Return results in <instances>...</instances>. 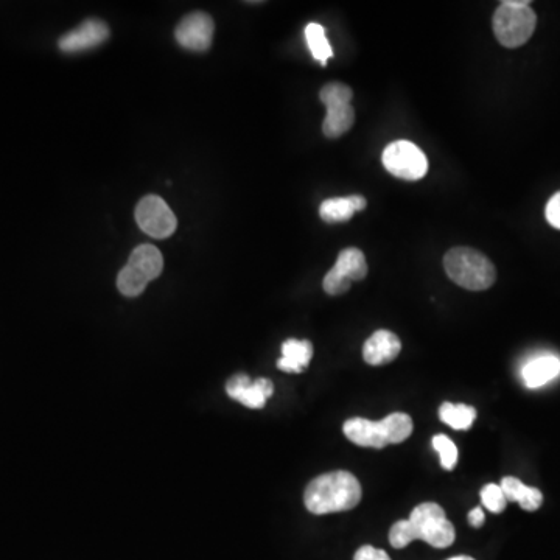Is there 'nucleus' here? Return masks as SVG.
Here are the masks:
<instances>
[{"mask_svg":"<svg viewBox=\"0 0 560 560\" xmlns=\"http://www.w3.org/2000/svg\"><path fill=\"white\" fill-rule=\"evenodd\" d=\"M327 116L322 123V133L329 139H338L344 136L354 126V106L346 102L326 103Z\"/></svg>","mask_w":560,"mask_h":560,"instance_id":"2eb2a0df","label":"nucleus"},{"mask_svg":"<svg viewBox=\"0 0 560 560\" xmlns=\"http://www.w3.org/2000/svg\"><path fill=\"white\" fill-rule=\"evenodd\" d=\"M448 560H475V559H473V557H469V556H456V557H452V559H448Z\"/></svg>","mask_w":560,"mask_h":560,"instance_id":"c85d7f7f","label":"nucleus"},{"mask_svg":"<svg viewBox=\"0 0 560 560\" xmlns=\"http://www.w3.org/2000/svg\"><path fill=\"white\" fill-rule=\"evenodd\" d=\"M354 560H391V557L386 551L378 550L371 545H364L355 553Z\"/></svg>","mask_w":560,"mask_h":560,"instance_id":"a878e982","label":"nucleus"},{"mask_svg":"<svg viewBox=\"0 0 560 560\" xmlns=\"http://www.w3.org/2000/svg\"><path fill=\"white\" fill-rule=\"evenodd\" d=\"M363 497L360 481L346 470L324 473L305 487V508L315 515L346 512L357 508Z\"/></svg>","mask_w":560,"mask_h":560,"instance_id":"f03ea898","label":"nucleus"},{"mask_svg":"<svg viewBox=\"0 0 560 560\" xmlns=\"http://www.w3.org/2000/svg\"><path fill=\"white\" fill-rule=\"evenodd\" d=\"M313 357V346L307 340H287L282 344V358L277 361L280 371L299 374L304 372Z\"/></svg>","mask_w":560,"mask_h":560,"instance_id":"dca6fc26","label":"nucleus"},{"mask_svg":"<svg viewBox=\"0 0 560 560\" xmlns=\"http://www.w3.org/2000/svg\"><path fill=\"white\" fill-rule=\"evenodd\" d=\"M500 487L506 500L515 501L525 511L534 512L542 506V492L537 487L526 486L514 476H504Z\"/></svg>","mask_w":560,"mask_h":560,"instance_id":"f3484780","label":"nucleus"},{"mask_svg":"<svg viewBox=\"0 0 560 560\" xmlns=\"http://www.w3.org/2000/svg\"><path fill=\"white\" fill-rule=\"evenodd\" d=\"M413 419L405 413H392L380 422L354 417L344 422L343 431L358 447L383 448L400 444L413 433Z\"/></svg>","mask_w":560,"mask_h":560,"instance_id":"7ed1b4c3","label":"nucleus"},{"mask_svg":"<svg viewBox=\"0 0 560 560\" xmlns=\"http://www.w3.org/2000/svg\"><path fill=\"white\" fill-rule=\"evenodd\" d=\"M433 448L439 453L442 469H455L456 464H458V448L453 444L452 439L444 436V434H438L433 438Z\"/></svg>","mask_w":560,"mask_h":560,"instance_id":"412c9836","label":"nucleus"},{"mask_svg":"<svg viewBox=\"0 0 560 560\" xmlns=\"http://www.w3.org/2000/svg\"><path fill=\"white\" fill-rule=\"evenodd\" d=\"M368 201L361 195L341 196V198H329L322 201L319 206V217L326 223H346L352 220L355 212L366 209Z\"/></svg>","mask_w":560,"mask_h":560,"instance_id":"4468645a","label":"nucleus"},{"mask_svg":"<svg viewBox=\"0 0 560 560\" xmlns=\"http://www.w3.org/2000/svg\"><path fill=\"white\" fill-rule=\"evenodd\" d=\"M164 259L153 245H140L131 252L130 260L120 270L117 288L123 296L136 298L144 293L151 280L161 276Z\"/></svg>","mask_w":560,"mask_h":560,"instance_id":"39448f33","label":"nucleus"},{"mask_svg":"<svg viewBox=\"0 0 560 560\" xmlns=\"http://www.w3.org/2000/svg\"><path fill=\"white\" fill-rule=\"evenodd\" d=\"M226 392L231 399L237 400L242 405L252 410H260L265 406L266 400L273 396L274 385L266 378H259L256 382H252L248 375L237 374L229 378Z\"/></svg>","mask_w":560,"mask_h":560,"instance_id":"9d476101","label":"nucleus"},{"mask_svg":"<svg viewBox=\"0 0 560 560\" xmlns=\"http://www.w3.org/2000/svg\"><path fill=\"white\" fill-rule=\"evenodd\" d=\"M444 270L459 287L484 291L497 279V270L483 252L467 246H456L444 256Z\"/></svg>","mask_w":560,"mask_h":560,"instance_id":"20e7f679","label":"nucleus"},{"mask_svg":"<svg viewBox=\"0 0 560 560\" xmlns=\"http://www.w3.org/2000/svg\"><path fill=\"white\" fill-rule=\"evenodd\" d=\"M455 537V526L436 503L419 504L408 520H399L389 529V543L396 550H402L414 540H424L434 548H448Z\"/></svg>","mask_w":560,"mask_h":560,"instance_id":"f257e3e1","label":"nucleus"},{"mask_svg":"<svg viewBox=\"0 0 560 560\" xmlns=\"http://www.w3.org/2000/svg\"><path fill=\"white\" fill-rule=\"evenodd\" d=\"M481 501H483V506H486L487 511L494 512V514H501L508 506V500L504 497L500 484L484 486L481 489Z\"/></svg>","mask_w":560,"mask_h":560,"instance_id":"4be33fe9","label":"nucleus"},{"mask_svg":"<svg viewBox=\"0 0 560 560\" xmlns=\"http://www.w3.org/2000/svg\"><path fill=\"white\" fill-rule=\"evenodd\" d=\"M108 38L109 28L105 22L88 19L80 27L66 33L58 42V47L64 53H80L102 46Z\"/></svg>","mask_w":560,"mask_h":560,"instance_id":"9b49d317","label":"nucleus"},{"mask_svg":"<svg viewBox=\"0 0 560 560\" xmlns=\"http://www.w3.org/2000/svg\"><path fill=\"white\" fill-rule=\"evenodd\" d=\"M439 417L442 422L452 427L453 430H469L476 419V410L469 405H453V403H442L439 408Z\"/></svg>","mask_w":560,"mask_h":560,"instance_id":"6ab92c4d","label":"nucleus"},{"mask_svg":"<svg viewBox=\"0 0 560 560\" xmlns=\"http://www.w3.org/2000/svg\"><path fill=\"white\" fill-rule=\"evenodd\" d=\"M501 5H506V7L523 8L529 7L531 2L529 0H504Z\"/></svg>","mask_w":560,"mask_h":560,"instance_id":"cd10ccee","label":"nucleus"},{"mask_svg":"<svg viewBox=\"0 0 560 560\" xmlns=\"http://www.w3.org/2000/svg\"><path fill=\"white\" fill-rule=\"evenodd\" d=\"M354 98V91L349 88L347 84L340 83V81H332V83H327L324 88L319 92V100H321L324 105L329 102H346L350 103V100Z\"/></svg>","mask_w":560,"mask_h":560,"instance_id":"5701e85b","label":"nucleus"},{"mask_svg":"<svg viewBox=\"0 0 560 560\" xmlns=\"http://www.w3.org/2000/svg\"><path fill=\"white\" fill-rule=\"evenodd\" d=\"M484 520H486V517H484L483 508H480V506L469 512V525L472 528H481L484 525Z\"/></svg>","mask_w":560,"mask_h":560,"instance_id":"bb28decb","label":"nucleus"},{"mask_svg":"<svg viewBox=\"0 0 560 560\" xmlns=\"http://www.w3.org/2000/svg\"><path fill=\"white\" fill-rule=\"evenodd\" d=\"M139 228L153 238H167L176 231L178 221L168 204L158 195H147L136 207Z\"/></svg>","mask_w":560,"mask_h":560,"instance_id":"6e6552de","label":"nucleus"},{"mask_svg":"<svg viewBox=\"0 0 560 560\" xmlns=\"http://www.w3.org/2000/svg\"><path fill=\"white\" fill-rule=\"evenodd\" d=\"M214 21L206 13H192L182 19L176 28L175 36L179 46L192 52L209 49L214 38Z\"/></svg>","mask_w":560,"mask_h":560,"instance_id":"1a4fd4ad","label":"nucleus"},{"mask_svg":"<svg viewBox=\"0 0 560 560\" xmlns=\"http://www.w3.org/2000/svg\"><path fill=\"white\" fill-rule=\"evenodd\" d=\"M545 215L548 223L560 231V192L551 196V200L546 204Z\"/></svg>","mask_w":560,"mask_h":560,"instance_id":"393cba45","label":"nucleus"},{"mask_svg":"<svg viewBox=\"0 0 560 560\" xmlns=\"http://www.w3.org/2000/svg\"><path fill=\"white\" fill-rule=\"evenodd\" d=\"M383 165L396 178L419 181L428 172V161L424 151L413 142L396 140L383 151Z\"/></svg>","mask_w":560,"mask_h":560,"instance_id":"0eeeda50","label":"nucleus"},{"mask_svg":"<svg viewBox=\"0 0 560 560\" xmlns=\"http://www.w3.org/2000/svg\"><path fill=\"white\" fill-rule=\"evenodd\" d=\"M560 375V358L553 354H542L526 361L522 369L526 388L537 389L556 380Z\"/></svg>","mask_w":560,"mask_h":560,"instance_id":"ddd939ff","label":"nucleus"},{"mask_svg":"<svg viewBox=\"0 0 560 560\" xmlns=\"http://www.w3.org/2000/svg\"><path fill=\"white\" fill-rule=\"evenodd\" d=\"M537 16L531 7L514 8L501 5L492 19L494 35L501 46L517 49L529 41L536 32Z\"/></svg>","mask_w":560,"mask_h":560,"instance_id":"423d86ee","label":"nucleus"},{"mask_svg":"<svg viewBox=\"0 0 560 560\" xmlns=\"http://www.w3.org/2000/svg\"><path fill=\"white\" fill-rule=\"evenodd\" d=\"M350 285H352V282L346 279V277L341 276V274L336 273L333 268L326 274L324 280H322V288H324V291L330 294V296H340V294L346 293Z\"/></svg>","mask_w":560,"mask_h":560,"instance_id":"b1692460","label":"nucleus"},{"mask_svg":"<svg viewBox=\"0 0 560 560\" xmlns=\"http://www.w3.org/2000/svg\"><path fill=\"white\" fill-rule=\"evenodd\" d=\"M305 39H307V46L315 56V60L319 61L322 66H326L327 61L333 56L332 46H330L329 39L326 36V30L319 24H308L305 28Z\"/></svg>","mask_w":560,"mask_h":560,"instance_id":"aec40b11","label":"nucleus"},{"mask_svg":"<svg viewBox=\"0 0 560 560\" xmlns=\"http://www.w3.org/2000/svg\"><path fill=\"white\" fill-rule=\"evenodd\" d=\"M333 270L352 282V280L366 279L369 268L363 251L358 248H347L340 252Z\"/></svg>","mask_w":560,"mask_h":560,"instance_id":"a211bd4d","label":"nucleus"},{"mask_svg":"<svg viewBox=\"0 0 560 560\" xmlns=\"http://www.w3.org/2000/svg\"><path fill=\"white\" fill-rule=\"evenodd\" d=\"M402 350L399 336L391 330H377L363 346V358L371 366H383L399 357Z\"/></svg>","mask_w":560,"mask_h":560,"instance_id":"f8f14e48","label":"nucleus"}]
</instances>
